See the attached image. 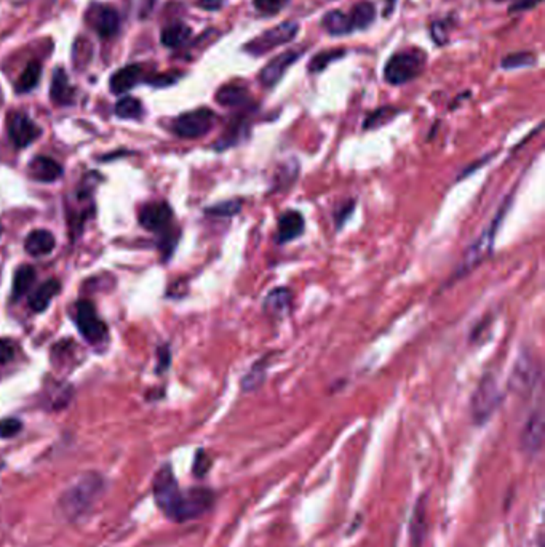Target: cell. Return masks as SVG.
Masks as SVG:
<instances>
[{
	"label": "cell",
	"mask_w": 545,
	"mask_h": 547,
	"mask_svg": "<svg viewBox=\"0 0 545 547\" xmlns=\"http://www.w3.org/2000/svg\"><path fill=\"white\" fill-rule=\"evenodd\" d=\"M179 493H181V488H179L178 480L173 476L171 467H162L157 472L156 478H153V496H156L158 507L165 512L167 517L171 512L174 504H176Z\"/></svg>",
	"instance_id": "9c48e42d"
},
{
	"label": "cell",
	"mask_w": 545,
	"mask_h": 547,
	"mask_svg": "<svg viewBox=\"0 0 545 547\" xmlns=\"http://www.w3.org/2000/svg\"><path fill=\"white\" fill-rule=\"evenodd\" d=\"M267 357H264L259 362H256L250 370L246 371L245 378L242 380L243 391H255L266 380V370H267Z\"/></svg>",
	"instance_id": "83f0119b"
},
{
	"label": "cell",
	"mask_w": 545,
	"mask_h": 547,
	"mask_svg": "<svg viewBox=\"0 0 545 547\" xmlns=\"http://www.w3.org/2000/svg\"><path fill=\"white\" fill-rule=\"evenodd\" d=\"M35 282V269L33 266H21L18 271L15 272L13 278V296L21 298L23 294L28 293V290L33 287Z\"/></svg>",
	"instance_id": "4316f807"
},
{
	"label": "cell",
	"mask_w": 545,
	"mask_h": 547,
	"mask_svg": "<svg viewBox=\"0 0 545 547\" xmlns=\"http://www.w3.org/2000/svg\"><path fill=\"white\" fill-rule=\"evenodd\" d=\"M253 2H255V7L259 13L272 17V15H277L288 3V0H253Z\"/></svg>",
	"instance_id": "e575fe53"
},
{
	"label": "cell",
	"mask_w": 545,
	"mask_h": 547,
	"mask_svg": "<svg viewBox=\"0 0 545 547\" xmlns=\"http://www.w3.org/2000/svg\"><path fill=\"white\" fill-rule=\"evenodd\" d=\"M215 494L206 488H189L181 490L178 501L174 504L168 517L174 522H187V520L199 519L200 515L208 512L213 506Z\"/></svg>",
	"instance_id": "3957f363"
},
{
	"label": "cell",
	"mask_w": 545,
	"mask_h": 547,
	"mask_svg": "<svg viewBox=\"0 0 545 547\" xmlns=\"http://www.w3.org/2000/svg\"><path fill=\"white\" fill-rule=\"evenodd\" d=\"M142 112L141 103L136 98H124L115 104V114L120 119H137Z\"/></svg>",
	"instance_id": "4dcf8cb0"
},
{
	"label": "cell",
	"mask_w": 545,
	"mask_h": 547,
	"mask_svg": "<svg viewBox=\"0 0 545 547\" xmlns=\"http://www.w3.org/2000/svg\"><path fill=\"white\" fill-rule=\"evenodd\" d=\"M541 378V371H539V365L534 360V357L529 354L528 351L521 352V355L518 357L513 367L509 387L517 394H528L534 389L536 382Z\"/></svg>",
	"instance_id": "ba28073f"
},
{
	"label": "cell",
	"mask_w": 545,
	"mask_h": 547,
	"mask_svg": "<svg viewBox=\"0 0 545 547\" xmlns=\"http://www.w3.org/2000/svg\"><path fill=\"white\" fill-rule=\"evenodd\" d=\"M509 203L510 201L504 202V205L499 208V212H497L496 218L491 221L488 228L483 230V234H481L480 237L469 246L467 251H465L462 261H460V264L458 267V277H462L465 274L472 272L475 267L480 266L486 258L493 253L496 234L501 228V221L504 219L505 212L509 210Z\"/></svg>",
	"instance_id": "7a4b0ae2"
},
{
	"label": "cell",
	"mask_w": 545,
	"mask_h": 547,
	"mask_svg": "<svg viewBox=\"0 0 545 547\" xmlns=\"http://www.w3.org/2000/svg\"><path fill=\"white\" fill-rule=\"evenodd\" d=\"M242 202L240 201H229V202H221L215 207L206 208V213L213 214V217H234L240 212Z\"/></svg>",
	"instance_id": "836d02e7"
},
{
	"label": "cell",
	"mask_w": 545,
	"mask_h": 547,
	"mask_svg": "<svg viewBox=\"0 0 545 547\" xmlns=\"http://www.w3.org/2000/svg\"><path fill=\"white\" fill-rule=\"evenodd\" d=\"M321 26L331 35H346L353 31L351 17L342 13L341 10H333V12L326 13L324 19H321Z\"/></svg>",
	"instance_id": "d6986e66"
},
{
	"label": "cell",
	"mask_w": 545,
	"mask_h": 547,
	"mask_svg": "<svg viewBox=\"0 0 545 547\" xmlns=\"http://www.w3.org/2000/svg\"><path fill=\"white\" fill-rule=\"evenodd\" d=\"M21 428H23V424H21L19 419H15V418H8V419H3L0 421V439H12L17 435Z\"/></svg>",
	"instance_id": "d590c367"
},
{
	"label": "cell",
	"mask_w": 545,
	"mask_h": 547,
	"mask_svg": "<svg viewBox=\"0 0 545 547\" xmlns=\"http://www.w3.org/2000/svg\"><path fill=\"white\" fill-rule=\"evenodd\" d=\"M502 401V394L497 384L496 376L486 375L483 380L478 382L477 389H475L472 402H470V413L477 424H483L488 421L493 413L499 407Z\"/></svg>",
	"instance_id": "5b68a950"
},
{
	"label": "cell",
	"mask_w": 545,
	"mask_h": 547,
	"mask_svg": "<svg viewBox=\"0 0 545 547\" xmlns=\"http://www.w3.org/2000/svg\"><path fill=\"white\" fill-rule=\"evenodd\" d=\"M208 466H210L208 457L205 456L203 451H199L197 460H195V466H194L195 476H197V477H203V476H205V472L208 471Z\"/></svg>",
	"instance_id": "8d00e7d4"
},
{
	"label": "cell",
	"mask_w": 545,
	"mask_h": 547,
	"mask_svg": "<svg viewBox=\"0 0 545 547\" xmlns=\"http://www.w3.org/2000/svg\"><path fill=\"white\" fill-rule=\"evenodd\" d=\"M349 17H351L353 31L367 29L376 18V8L374 5L369 2L357 3L355 7L352 8V13L349 15Z\"/></svg>",
	"instance_id": "484cf974"
},
{
	"label": "cell",
	"mask_w": 545,
	"mask_h": 547,
	"mask_svg": "<svg viewBox=\"0 0 545 547\" xmlns=\"http://www.w3.org/2000/svg\"><path fill=\"white\" fill-rule=\"evenodd\" d=\"M544 441V412L542 407L539 405L536 410H533V413L529 414L525 428L521 430L520 444L521 448L526 451L528 455H536L542 448Z\"/></svg>",
	"instance_id": "8fae6325"
},
{
	"label": "cell",
	"mask_w": 545,
	"mask_h": 547,
	"mask_svg": "<svg viewBox=\"0 0 545 547\" xmlns=\"http://www.w3.org/2000/svg\"><path fill=\"white\" fill-rule=\"evenodd\" d=\"M141 77V69L137 66H125L114 72V76L110 77V90L112 93H125L130 88H133L137 81Z\"/></svg>",
	"instance_id": "ac0fdd59"
},
{
	"label": "cell",
	"mask_w": 545,
	"mask_h": 547,
	"mask_svg": "<svg viewBox=\"0 0 545 547\" xmlns=\"http://www.w3.org/2000/svg\"><path fill=\"white\" fill-rule=\"evenodd\" d=\"M170 367V351L167 349V347H163V349L158 351V371H163L165 368Z\"/></svg>",
	"instance_id": "60d3db41"
},
{
	"label": "cell",
	"mask_w": 545,
	"mask_h": 547,
	"mask_svg": "<svg viewBox=\"0 0 545 547\" xmlns=\"http://www.w3.org/2000/svg\"><path fill=\"white\" fill-rule=\"evenodd\" d=\"M94 29L101 37H112L119 31V15L112 7H99L94 17Z\"/></svg>",
	"instance_id": "7402d4cb"
},
{
	"label": "cell",
	"mask_w": 545,
	"mask_h": 547,
	"mask_svg": "<svg viewBox=\"0 0 545 547\" xmlns=\"http://www.w3.org/2000/svg\"><path fill=\"white\" fill-rule=\"evenodd\" d=\"M341 56H344L342 50H328V51H324V53H320V55H317L315 58H312V61H310V65H309V71L310 72L324 71L331 61H335V60H337V58H341Z\"/></svg>",
	"instance_id": "d6a6232c"
},
{
	"label": "cell",
	"mask_w": 545,
	"mask_h": 547,
	"mask_svg": "<svg viewBox=\"0 0 545 547\" xmlns=\"http://www.w3.org/2000/svg\"><path fill=\"white\" fill-rule=\"evenodd\" d=\"M291 306V292L288 288H275L271 293L267 294L266 299H264L262 309L266 310L267 314L272 315H283L288 312V309Z\"/></svg>",
	"instance_id": "ffe728a7"
},
{
	"label": "cell",
	"mask_w": 545,
	"mask_h": 547,
	"mask_svg": "<svg viewBox=\"0 0 545 547\" xmlns=\"http://www.w3.org/2000/svg\"><path fill=\"white\" fill-rule=\"evenodd\" d=\"M304 233V218L299 212H287L278 219V230L277 240L280 244H287L294 239H298Z\"/></svg>",
	"instance_id": "9a60e30c"
},
{
	"label": "cell",
	"mask_w": 545,
	"mask_h": 547,
	"mask_svg": "<svg viewBox=\"0 0 545 547\" xmlns=\"http://www.w3.org/2000/svg\"><path fill=\"white\" fill-rule=\"evenodd\" d=\"M426 62V55L419 50H408L395 53L384 69L385 81L392 85H403L419 76Z\"/></svg>",
	"instance_id": "277c9868"
},
{
	"label": "cell",
	"mask_w": 545,
	"mask_h": 547,
	"mask_svg": "<svg viewBox=\"0 0 545 547\" xmlns=\"http://www.w3.org/2000/svg\"><path fill=\"white\" fill-rule=\"evenodd\" d=\"M352 210H353V203L352 202H347L346 205H342V207L337 210V212H336V223H337V226L344 224V221L349 218V214L352 213Z\"/></svg>",
	"instance_id": "ab89813d"
},
{
	"label": "cell",
	"mask_w": 545,
	"mask_h": 547,
	"mask_svg": "<svg viewBox=\"0 0 545 547\" xmlns=\"http://www.w3.org/2000/svg\"><path fill=\"white\" fill-rule=\"evenodd\" d=\"M171 208L167 203L157 202L149 203L141 210L140 223L147 230H162L165 229L171 221Z\"/></svg>",
	"instance_id": "5bb4252c"
},
{
	"label": "cell",
	"mask_w": 545,
	"mask_h": 547,
	"mask_svg": "<svg viewBox=\"0 0 545 547\" xmlns=\"http://www.w3.org/2000/svg\"><path fill=\"white\" fill-rule=\"evenodd\" d=\"M50 93L51 99L56 104H71L74 101V88L62 69H56L55 76H53Z\"/></svg>",
	"instance_id": "603a6c76"
},
{
	"label": "cell",
	"mask_w": 545,
	"mask_h": 547,
	"mask_svg": "<svg viewBox=\"0 0 545 547\" xmlns=\"http://www.w3.org/2000/svg\"><path fill=\"white\" fill-rule=\"evenodd\" d=\"M40 128L24 114H13L8 119V136L12 143L23 149L39 138Z\"/></svg>",
	"instance_id": "4fadbf2b"
},
{
	"label": "cell",
	"mask_w": 545,
	"mask_h": 547,
	"mask_svg": "<svg viewBox=\"0 0 545 547\" xmlns=\"http://www.w3.org/2000/svg\"><path fill=\"white\" fill-rule=\"evenodd\" d=\"M76 322L77 327L83 335V338L90 343H98L106 336V323L98 317L94 306L88 301L77 303L76 308Z\"/></svg>",
	"instance_id": "30bf717a"
},
{
	"label": "cell",
	"mask_w": 545,
	"mask_h": 547,
	"mask_svg": "<svg viewBox=\"0 0 545 547\" xmlns=\"http://www.w3.org/2000/svg\"><path fill=\"white\" fill-rule=\"evenodd\" d=\"M60 290H61L60 282L55 280V278H53V280H47L44 285H40L39 290L33 294V298H31L29 301L31 309L35 310V312H44V310L49 308L51 299L60 293Z\"/></svg>",
	"instance_id": "cb8c5ba5"
},
{
	"label": "cell",
	"mask_w": 545,
	"mask_h": 547,
	"mask_svg": "<svg viewBox=\"0 0 545 547\" xmlns=\"http://www.w3.org/2000/svg\"><path fill=\"white\" fill-rule=\"evenodd\" d=\"M174 81H176V77H158V78H152L151 83L162 87V85H170V83H173Z\"/></svg>",
	"instance_id": "b9f144b4"
},
{
	"label": "cell",
	"mask_w": 545,
	"mask_h": 547,
	"mask_svg": "<svg viewBox=\"0 0 545 547\" xmlns=\"http://www.w3.org/2000/svg\"><path fill=\"white\" fill-rule=\"evenodd\" d=\"M215 120L216 115L213 110L200 108L179 115V117L173 122V131L178 136H181V138H187V140L200 138V136L206 135L211 128H213Z\"/></svg>",
	"instance_id": "8992f818"
},
{
	"label": "cell",
	"mask_w": 545,
	"mask_h": 547,
	"mask_svg": "<svg viewBox=\"0 0 545 547\" xmlns=\"http://www.w3.org/2000/svg\"><path fill=\"white\" fill-rule=\"evenodd\" d=\"M536 62V56L533 53H528V51H523V53H513L505 56L502 60V67L504 69H518V67H526L531 66Z\"/></svg>",
	"instance_id": "1f68e13d"
},
{
	"label": "cell",
	"mask_w": 545,
	"mask_h": 547,
	"mask_svg": "<svg viewBox=\"0 0 545 547\" xmlns=\"http://www.w3.org/2000/svg\"><path fill=\"white\" fill-rule=\"evenodd\" d=\"M216 101L226 108H239L250 101V93L245 87L224 85L216 93Z\"/></svg>",
	"instance_id": "44dd1931"
},
{
	"label": "cell",
	"mask_w": 545,
	"mask_h": 547,
	"mask_svg": "<svg viewBox=\"0 0 545 547\" xmlns=\"http://www.w3.org/2000/svg\"><path fill=\"white\" fill-rule=\"evenodd\" d=\"M13 359V346L8 341L0 339V364H7Z\"/></svg>",
	"instance_id": "74e56055"
},
{
	"label": "cell",
	"mask_w": 545,
	"mask_h": 547,
	"mask_svg": "<svg viewBox=\"0 0 545 547\" xmlns=\"http://www.w3.org/2000/svg\"><path fill=\"white\" fill-rule=\"evenodd\" d=\"M399 114H400V110L395 109V108H390V106L380 108L378 110H374V112L369 115L367 120H364L363 127H364V130L379 128V127H383V125L389 124L390 120L395 119Z\"/></svg>",
	"instance_id": "f546056e"
},
{
	"label": "cell",
	"mask_w": 545,
	"mask_h": 547,
	"mask_svg": "<svg viewBox=\"0 0 545 547\" xmlns=\"http://www.w3.org/2000/svg\"><path fill=\"white\" fill-rule=\"evenodd\" d=\"M304 53V50H288L280 53L277 58L269 62V65L264 67V69L259 72V82H261L262 87L272 88L275 83H278L282 81L283 74L287 72L290 66H293L296 61L299 60L301 55Z\"/></svg>",
	"instance_id": "7c38bea8"
},
{
	"label": "cell",
	"mask_w": 545,
	"mask_h": 547,
	"mask_svg": "<svg viewBox=\"0 0 545 547\" xmlns=\"http://www.w3.org/2000/svg\"><path fill=\"white\" fill-rule=\"evenodd\" d=\"M542 0H517L515 3L510 7V12H523V10H529V8H534L536 5L541 3Z\"/></svg>",
	"instance_id": "f35d334b"
},
{
	"label": "cell",
	"mask_w": 545,
	"mask_h": 547,
	"mask_svg": "<svg viewBox=\"0 0 545 547\" xmlns=\"http://www.w3.org/2000/svg\"><path fill=\"white\" fill-rule=\"evenodd\" d=\"M42 74V67L39 62H31L28 67L21 74L18 82H17V92L18 93H28L33 90V88L39 83Z\"/></svg>",
	"instance_id": "f1b7e54d"
},
{
	"label": "cell",
	"mask_w": 545,
	"mask_h": 547,
	"mask_svg": "<svg viewBox=\"0 0 545 547\" xmlns=\"http://www.w3.org/2000/svg\"><path fill=\"white\" fill-rule=\"evenodd\" d=\"M29 175L37 181L53 183L62 175V167L50 157L39 155L29 164Z\"/></svg>",
	"instance_id": "2e32d148"
},
{
	"label": "cell",
	"mask_w": 545,
	"mask_h": 547,
	"mask_svg": "<svg viewBox=\"0 0 545 547\" xmlns=\"http://www.w3.org/2000/svg\"><path fill=\"white\" fill-rule=\"evenodd\" d=\"M24 249L29 255L33 256H44L49 255L55 249V237L50 230L37 229L28 235L24 242Z\"/></svg>",
	"instance_id": "e0dca14e"
},
{
	"label": "cell",
	"mask_w": 545,
	"mask_h": 547,
	"mask_svg": "<svg viewBox=\"0 0 545 547\" xmlns=\"http://www.w3.org/2000/svg\"><path fill=\"white\" fill-rule=\"evenodd\" d=\"M190 28L186 24H173L168 26L162 31V44L168 49H176V47L186 44L190 37Z\"/></svg>",
	"instance_id": "d4e9b609"
},
{
	"label": "cell",
	"mask_w": 545,
	"mask_h": 547,
	"mask_svg": "<svg viewBox=\"0 0 545 547\" xmlns=\"http://www.w3.org/2000/svg\"><path fill=\"white\" fill-rule=\"evenodd\" d=\"M298 34V24L296 23H282L277 28H272L258 35L255 40L248 42L245 45V50L248 53L259 56L267 53L274 49H277L280 45L288 44L290 40L294 39V35Z\"/></svg>",
	"instance_id": "52a82bcc"
},
{
	"label": "cell",
	"mask_w": 545,
	"mask_h": 547,
	"mask_svg": "<svg viewBox=\"0 0 545 547\" xmlns=\"http://www.w3.org/2000/svg\"><path fill=\"white\" fill-rule=\"evenodd\" d=\"M101 490L103 478L99 476L88 474L78 478V482L74 483L61 496V509L69 517H78V515L87 512L93 506V503L97 501Z\"/></svg>",
	"instance_id": "6da1fadb"
}]
</instances>
